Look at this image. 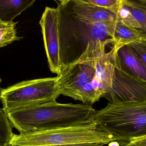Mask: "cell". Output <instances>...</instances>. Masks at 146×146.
<instances>
[{"instance_id":"12","label":"cell","mask_w":146,"mask_h":146,"mask_svg":"<svg viewBox=\"0 0 146 146\" xmlns=\"http://www.w3.org/2000/svg\"><path fill=\"white\" fill-rule=\"evenodd\" d=\"M35 0H0V20L13 22L17 16L32 7Z\"/></svg>"},{"instance_id":"16","label":"cell","mask_w":146,"mask_h":146,"mask_svg":"<svg viewBox=\"0 0 146 146\" xmlns=\"http://www.w3.org/2000/svg\"><path fill=\"white\" fill-rule=\"evenodd\" d=\"M116 15L117 21H122L136 29H141V25L136 20L129 9L123 4V3Z\"/></svg>"},{"instance_id":"21","label":"cell","mask_w":146,"mask_h":146,"mask_svg":"<svg viewBox=\"0 0 146 146\" xmlns=\"http://www.w3.org/2000/svg\"><path fill=\"white\" fill-rule=\"evenodd\" d=\"M108 146H120V144L117 141H111L108 145Z\"/></svg>"},{"instance_id":"8","label":"cell","mask_w":146,"mask_h":146,"mask_svg":"<svg viewBox=\"0 0 146 146\" xmlns=\"http://www.w3.org/2000/svg\"><path fill=\"white\" fill-rule=\"evenodd\" d=\"M43 37L49 67L57 76L61 69L60 56L58 12L57 9L46 7L39 21Z\"/></svg>"},{"instance_id":"4","label":"cell","mask_w":146,"mask_h":146,"mask_svg":"<svg viewBox=\"0 0 146 146\" xmlns=\"http://www.w3.org/2000/svg\"><path fill=\"white\" fill-rule=\"evenodd\" d=\"M97 127L111 135L118 143H126L146 136V100L109 102L96 111Z\"/></svg>"},{"instance_id":"9","label":"cell","mask_w":146,"mask_h":146,"mask_svg":"<svg viewBox=\"0 0 146 146\" xmlns=\"http://www.w3.org/2000/svg\"><path fill=\"white\" fill-rule=\"evenodd\" d=\"M55 1L80 19L93 23L117 21L115 14L88 3L86 0H62Z\"/></svg>"},{"instance_id":"15","label":"cell","mask_w":146,"mask_h":146,"mask_svg":"<svg viewBox=\"0 0 146 146\" xmlns=\"http://www.w3.org/2000/svg\"><path fill=\"white\" fill-rule=\"evenodd\" d=\"M13 128L6 111L0 108V146L9 144L14 134Z\"/></svg>"},{"instance_id":"13","label":"cell","mask_w":146,"mask_h":146,"mask_svg":"<svg viewBox=\"0 0 146 146\" xmlns=\"http://www.w3.org/2000/svg\"><path fill=\"white\" fill-rule=\"evenodd\" d=\"M17 23L5 22L0 20V49L23 38L17 34Z\"/></svg>"},{"instance_id":"19","label":"cell","mask_w":146,"mask_h":146,"mask_svg":"<svg viewBox=\"0 0 146 146\" xmlns=\"http://www.w3.org/2000/svg\"><path fill=\"white\" fill-rule=\"evenodd\" d=\"M122 146H146V136L126 143H119Z\"/></svg>"},{"instance_id":"3","label":"cell","mask_w":146,"mask_h":146,"mask_svg":"<svg viewBox=\"0 0 146 146\" xmlns=\"http://www.w3.org/2000/svg\"><path fill=\"white\" fill-rule=\"evenodd\" d=\"M96 110L85 104H62L56 101L18 108L7 112L13 127L21 133L72 127L95 128Z\"/></svg>"},{"instance_id":"6","label":"cell","mask_w":146,"mask_h":146,"mask_svg":"<svg viewBox=\"0 0 146 146\" xmlns=\"http://www.w3.org/2000/svg\"><path fill=\"white\" fill-rule=\"evenodd\" d=\"M60 95L57 76L24 81L0 90V100L6 113L52 103Z\"/></svg>"},{"instance_id":"2","label":"cell","mask_w":146,"mask_h":146,"mask_svg":"<svg viewBox=\"0 0 146 146\" xmlns=\"http://www.w3.org/2000/svg\"><path fill=\"white\" fill-rule=\"evenodd\" d=\"M115 51L113 47L99 57L82 59L62 69L57 76L61 95L90 105L98 102L112 86Z\"/></svg>"},{"instance_id":"22","label":"cell","mask_w":146,"mask_h":146,"mask_svg":"<svg viewBox=\"0 0 146 146\" xmlns=\"http://www.w3.org/2000/svg\"><path fill=\"white\" fill-rule=\"evenodd\" d=\"M1 81H2L1 79V77H0V84H1Z\"/></svg>"},{"instance_id":"20","label":"cell","mask_w":146,"mask_h":146,"mask_svg":"<svg viewBox=\"0 0 146 146\" xmlns=\"http://www.w3.org/2000/svg\"><path fill=\"white\" fill-rule=\"evenodd\" d=\"M104 145V144H100V143H86V144H75V145H47L40 146H103ZM5 146H18L12 145L8 144Z\"/></svg>"},{"instance_id":"7","label":"cell","mask_w":146,"mask_h":146,"mask_svg":"<svg viewBox=\"0 0 146 146\" xmlns=\"http://www.w3.org/2000/svg\"><path fill=\"white\" fill-rule=\"evenodd\" d=\"M114 63L112 86L104 98L110 103L146 100V81L126 73Z\"/></svg>"},{"instance_id":"10","label":"cell","mask_w":146,"mask_h":146,"mask_svg":"<svg viewBox=\"0 0 146 146\" xmlns=\"http://www.w3.org/2000/svg\"><path fill=\"white\" fill-rule=\"evenodd\" d=\"M114 62L126 73L146 81V67L129 45L115 51Z\"/></svg>"},{"instance_id":"18","label":"cell","mask_w":146,"mask_h":146,"mask_svg":"<svg viewBox=\"0 0 146 146\" xmlns=\"http://www.w3.org/2000/svg\"><path fill=\"white\" fill-rule=\"evenodd\" d=\"M128 45L146 67V38L139 39Z\"/></svg>"},{"instance_id":"14","label":"cell","mask_w":146,"mask_h":146,"mask_svg":"<svg viewBox=\"0 0 146 146\" xmlns=\"http://www.w3.org/2000/svg\"><path fill=\"white\" fill-rule=\"evenodd\" d=\"M122 3L141 25V30L146 34V0H122Z\"/></svg>"},{"instance_id":"11","label":"cell","mask_w":146,"mask_h":146,"mask_svg":"<svg viewBox=\"0 0 146 146\" xmlns=\"http://www.w3.org/2000/svg\"><path fill=\"white\" fill-rule=\"evenodd\" d=\"M113 35L114 39L113 46L116 50L139 39L146 38V34L141 30L117 20L114 24Z\"/></svg>"},{"instance_id":"17","label":"cell","mask_w":146,"mask_h":146,"mask_svg":"<svg viewBox=\"0 0 146 146\" xmlns=\"http://www.w3.org/2000/svg\"><path fill=\"white\" fill-rule=\"evenodd\" d=\"M95 6L105 9L116 15L122 3V0H86Z\"/></svg>"},{"instance_id":"1","label":"cell","mask_w":146,"mask_h":146,"mask_svg":"<svg viewBox=\"0 0 146 146\" xmlns=\"http://www.w3.org/2000/svg\"><path fill=\"white\" fill-rule=\"evenodd\" d=\"M57 5L61 70L82 59L99 57L107 51V45H113L115 21L82 20Z\"/></svg>"},{"instance_id":"5","label":"cell","mask_w":146,"mask_h":146,"mask_svg":"<svg viewBox=\"0 0 146 146\" xmlns=\"http://www.w3.org/2000/svg\"><path fill=\"white\" fill-rule=\"evenodd\" d=\"M111 135L95 128L72 127L14 134L9 145L18 146L63 145L86 143L104 145L115 141Z\"/></svg>"}]
</instances>
